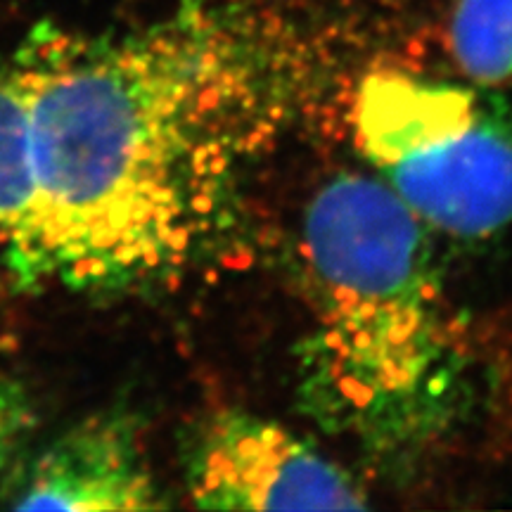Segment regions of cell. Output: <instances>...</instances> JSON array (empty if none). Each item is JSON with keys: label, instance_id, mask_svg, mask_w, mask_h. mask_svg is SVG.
Segmentation results:
<instances>
[{"label": "cell", "instance_id": "obj_5", "mask_svg": "<svg viewBox=\"0 0 512 512\" xmlns=\"http://www.w3.org/2000/svg\"><path fill=\"white\" fill-rule=\"evenodd\" d=\"M17 510L138 512L164 508L136 425L107 413L64 432L3 491Z\"/></svg>", "mask_w": 512, "mask_h": 512}, {"label": "cell", "instance_id": "obj_2", "mask_svg": "<svg viewBox=\"0 0 512 512\" xmlns=\"http://www.w3.org/2000/svg\"><path fill=\"white\" fill-rule=\"evenodd\" d=\"M422 226L387 185L347 174L313 197L302 233L304 408L389 465L437 444L465 389L463 342Z\"/></svg>", "mask_w": 512, "mask_h": 512}, {"label": "cell", "instance_id": "obj_1", "mask_svg": "<svg viewBox=\"0 0 512 512\" xmlns=\"http://www.w3.org/2000/svg\"><path fill=\"white\" fill-rule=\"evenodd\" d=\"M29 114L36 275L136 290L200 261L287 107L252 19L188 10L110 36L38 27L10 53Z\"/></svg>", "mask_w": 512, "mask_h": 512}, {"label": "cell", "instance_id": "obj_8", "mask_svg": "<svg viewBox=\"0 0 512 512\" xmlns=\"http://www.w3.org/2000/svg\"><path fill=\"white\" fill-rule=\"evenodd\" d=\"M34 430V408L29 394L15 377L0 370V494L17 472L19 453Z\"/></svg>", "mask_w": 512, "mask_h": 512}, {"label": "cell", "instance_id": "obj_4", "mask_svg": "<svg viewBox=\"0 0 512 512\" xmlns=\"http://www.w3.org/2000/svg\"><path fill=\"white\" fill-rule=\"evenodd\" d=\"M188 491L207 510H361L366 494L349 472L278 422L223 411L197 430Z\"/></svg>", "mask_w": 512, "mask_h": 512}, {"label": "cell", "instance_id": "obj_6", "mask_svg": "<svg viewBox=\"0 0 512 512\" xmlns=\"http://www.w3.org/2000/svg\"><path fill=\"white\" fill-rule=\"evenodd\" d=\"M0 242L24 283H38L29 114L10 55H0Z\"/></svg>", "mask_w": 512, "mask_h": 512}, {"label": "cell", "instance_id": "obj_3", "mask_svg": "<svg viewBox=\"0 0 512 512\" xmlns=\"http://www.w3.org/2000/svg\"><path fill=\"white\" fill-rule=\"evenodd\" d=\"M354 128L384 185L422 223L463 240L512 226V102L489 86L370 74Z\"/></svg>", "mask_w": 512, "mask_h": 512}, {"label": "cell", "instance_id": "obj_7", "mask_svg": "<svg viewBox=\"0 0 512 512\" xmlns=\"http://www.w3.org/2000/svg\"><path fill=\"white\" fill-rule=\"evenodd\" d=\"M448 43L460 72L479 86L512 83V0H456Z\"/></svg>", "mask_w": 512, "mask_h": 512}]
</instances>
